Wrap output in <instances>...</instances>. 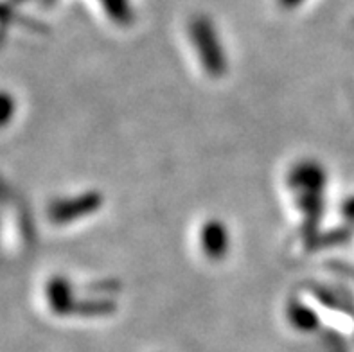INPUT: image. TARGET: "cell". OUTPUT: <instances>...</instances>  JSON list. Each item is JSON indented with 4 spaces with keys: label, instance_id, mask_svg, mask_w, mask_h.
<instances>
[{
    "label": "cell",
    "instance_id": "6da1fadb",
    "mask_svg": "<svg viewBox=\"0 0 354 352\" xmlns=\"http://www.w3.org/2000/svg\"><path fill=\"white\" fill-rule=\"evenodd\" d=\"M189 36L196 47L202 67L212 76H221L227 68V56L214 24L207 17H194L189 24Z\"/></svg>",
    "mask_w": 354,
    "mask_h": 352
},
{
    "label": "cell",
    "instance_id": "7a4b0ae2",
    "mask_svg": "<svg viewBox=\"0 0 354 352\" xmlns=\"http://www.w3.org/2000/svg\"><path fill=\"white\" fill-rule=\"evenodd\" d=\"M198 243L200 250L207 259L221 261L230 252V232L229 227L218 218L207 219L198 230Z\"/></svg>",
    "mask_w": 354,
    "mask_h": 352
},
{
    "label": "cell",
    "instance_id": "3957f363",
    "mask_svg": "<svg viewBox=\"0 0 354 352\" xmlns=\"http://www.w3.org/2000/svg\"><path fill=\"white\" fill-rule=\"evenodd\" d=\"M72 286L67 279L54 277L45 286V297L50 308L59 315H67L72 309Z\"/></svg>",
    "mask_w": 354,
    "mask_h": 352
},
{
    "label": "cell",
    "instance_id": "277c9868",
    "mask_svg": "<svg viewBox=\"0 0 354 352\" xmlns=\"http://www.w3.org/2000/svg\"><path fill=\"white\" fill-rule=\"evenodd\" d=\"M106 17L119 26H128L133 20L131 0H99Z\"/></svg>",
    "mask_w": 354,
    "mask_h": 352
},
{
    "label": "cell",
    "instance_id": "5b68a950",
    "mask_svg": "<svg viewBox=\"0 0 354 352\" xmlns=\"http://www.w3.org/2000/svg\"><path fill=\"white\" fill-rule=\"evenodd\" d=\"M17 99L8 90H0V129L8 128L17 115Z\"/></svg>",
    "mask_w": 354,
    "mask_h": 352
},
{
    "label": "cell",
    "instance_id": "8992f818",
    "mask_svg": "<svg viewBox=\"0 0 354 352\" xmlns=\"http://www.w3.org/2000/svg\"><path fill=\"white\" fill-rule=\"evenodd\" d=\"M279 2H281V6H284V8H297L302 0H279Z\"/></svg>",
    "mask_w": 354,
    "mask_h": 352
}]
</instances>
